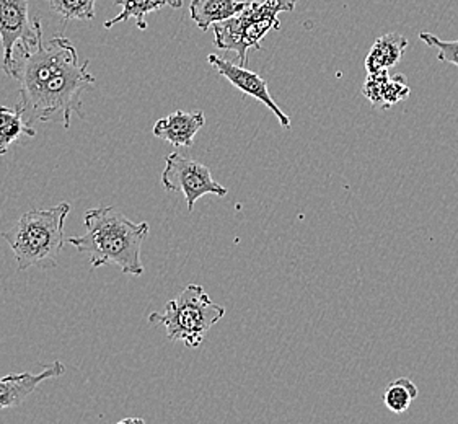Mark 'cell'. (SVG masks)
Segmentation results:
<instances>
[{"label": "cell", "mask_w": 458, "mask_h": 424, "mask_svg": "<svg viewBox=\"0 0 458 424\" xmlns=\"http://www.w3.org/2000/svg\"><path fill=\"white\" fill-rule=\"evenodd\" d=\"M43 39L41 20L30 19L28 0H0V43L4 47V72H7L15 47H37Z\"/></svg>", "instance_id": "52a82bcc"}, {"label": "cell", "mask_w": 458, "mask_h": 424, "mask_svg": "<svg viewBox=\"0 0 458 424\" xmlns=\"http://www.w3.org/2000/svg\"><path fill=\"white\" fill-rule=\"evenodd\" d=\"M406 49L408 39L400 33H386L384 37L377 38L366 57L367 74L388 71L400 64Z\"/></svg>", "instance_id": "7c38bea8"}, {"label": "cell", "mask_w": 458, "mask_h": 424, "mask_svg": "<svg viewBox=\"0 0 458 424\" xmlns=\"http://www.w3.org/2000/svg\"><path fill=\"white\" fill-rule=\"evenodd\" d=\"M114 5H120L121 13H118L114 19L105 21V28L111 30L116 27L118 23H123L129 19L136 20L139 30H147L146 17L152 12L162 10L164 7H172V9H180L183 5V0H114Z\"/></svg>", "instance_id": "5bb4252c"}, {"label": "cell", "mask_w": 458, "mask_h": 424, "mask_svg": "<svg viewBox=\"0 0 458 424\" xmlns=\"http://www.w3.org/2000/svg\"><path fill=\"white\" fill-rule=\"evenodd\" d=\"M362 93L378 110H388L396 103L406 100L411 89L403 74L390 75L388 71H382L376 74H367Z\"/></svg>", "instance_id": "8fae6325"}, {"label": "cell", "mask_w": 458, "mask_h": 424, "mask_svg": "<svg viewBox=\"0 0 458 424\" xmlns=\"http://www.w3.org/2000/svg\"><path fill=\"white\" fill-rule=\"evenodd\" d=\"M248 5V0H191L190 15L201 31L216 23L235 17Z\"/></svg>", "instance_id": "4fadbf2b"}, {"label": "cell", "mask_w": 458, "mask_h": 424, "mask_svg": "<svg viewBox=\"0 0 458 424\" xmlns=\"http://www.w3.org/2000/svg\"><path fill=\"white\" fill-rule=\"evenodd\" d=\"M21 136L35 138L37 131L33 124H30L25 120V113L21 106L17 108H9V106H0V156H5L9 152V148L17 142Z\"/></svg>", "instance_id": "9a60e30c"}, {"label": "cell", "mask_w": 458, "mask_h": 424, "mask_svg": "<svg viewBox=\"0 0 458 424\" xmlns=\"http://www.w3.org/2000/svg\"><path fill=\"white\" fill-rule=\"evenodd\" d=\"M71 212V204L61 203L49 209L28 211L2 232L17 261V271L28 267H55L57 257L64 249V224Z\"/></svg>", "instance_id": "3957f363"}, {"label": "cell", "mask_w": 458, "mask_h": 424, "mask_svg": "<svg viewBox=\"0 0 458 424\" xmlns=\"http://www.w3.org/2000/svg\"><path fill=\"white\" fill-rule=\"evenodd\" d=\"M225 315V309L216 304L204 287L190 284L183 293L168 301L162 312L148 315L150 325L165 326L170 342H182L198 348L208 332Z\"/></svg>", "instance_id": "277c9868"}, {"label": "cell", "mask_w": 458, "mask_h": 424, "mask_svg": "<svg viewBox=\"0 0 458 424\" xmlns=\"http://www.w3.org/2000/svg\"><path fill=\"white\" fill-rule=\"evenodd\" d=\"M97 0H49V9L64 21L72 20H93Z\"/></svg>", "instance_id": "e0dca14e"}, {"label": "cell", "mask_w": 458, "mask_h": 424, "mask_svg": "<svg viewBox=\"0 0 458 424\" xmlns=\"http://www.w3.org/2000/svg\"><path fill=\"white\" fill-rule=\"evenodd\" d=\"M418 395H420V390L411 378L400 377L386 386L384 390V403L392 413L400 415L410 408L412 400H416Z\"/></svg>", "instance_id": "2e32d148"}, {"label": "cell", "mask_w": 458, "mask_h": 424, "mask_svg": "<svg viewBox=\"0 0 458 424\" xmlns=\"http://www.w3.org/2000/svg\"><path fill=\"white\" fill-rule=\"evenodd\" d=\"M162 185L166 191H182L190 212L193 211L196 201L206 194L224 198L229 193L227 188L212 178L209 166L202 165L201 162L193 158L183 157L178 152L166 156Z\"/></svg>", "instance_id": "8992f818"}, {"label": "cell", "mask_w": 458, "mask_h": 424, "mask_svg": "<svg viewBox=\"0 0 458 424\" xmlns=\"http://www.w3.org/2000/svg\"><path fill=\"white\" fill-rule=\"evenodd\" d=\"M118 424H146L142 420H139V418H129V420H123L121 423Z\"/></svg>", "instance_id": "d6986e66"}, {"label": "cell", "mask_w": 458, "mask_h": 424, "mask_svg": "<svg viewBox=\"0 0 458 424\" xmlns=\"http://www.w3.org/2000/svg\"><path fill=\"white\" fill-rule=\"evenodd\" d=\"M297 0H248L245 9L235 17L214 25V45L222 51H233L239 64H248V51H261V39L279 30V12H293Z\"/></svg>", "instance_id": "5b68a950"}, {"label": "cell", "mask_w": 458, "mask_h": 424, "mask_svg": "<svg viewBox=\"0 0 458 424\" xmlns=\"http://www.w3.org/2000/svg\"><path fill=\"white\" fill-rule=\"evenodd\" d=\"M420 39L428 47L437 51V59L440 63L457 65L458 67V39L457 41H444L432 33H420Z\"/></svg>", "instance_id": "ac0fdd59"}, {"label": "cell", "mask_w": 458, "mask_h": 424, "mask_svg": "<svg viewBox=\"0 0 458 424\" xmlns=\"http://www.w3.org/2000/svg\"><path fill=\"white\" fill-rule=\"evenodd\" d=\"M83 222L87 232L67 242L79 253L89 257L92 267L113 265L124 275H144L140 249L150 232L147 222H132L113 206L93 208L85 212Z\"/></svg>", "instance_id": "7a4b0ae2"}, {"label": "cell", "mask_w": 458, "mask_h": 424, "mask_svg": "<svg viewBox=\"0 0 458 424\" xmlns=\"http://www.w3.org/2000/svg\"><path fill=\"white\" fill-rule=\"evenodd\" d=\"M65 374V366L55 360L49 368L39 374H10L0 378V410L19 406L27 400L35 388L43 384L47 378L61 377Z\"/></svg>", "instance_id": "9c48e42d"}, {"label": "cell", "mask_w": 458, "mask_h": 424, "mask_svg": "<svg viewBox=\"0 0 458 424\" xmlns=\"http://www.w3.org/2000/svg\"><path fill=\"white\" fill-rule=\"evenodd\" d=\"M208 63L217 71V74L222 75L224 79H227L235 89H239L240 92L245 93L248 97L255 98L259 103H263L266 108L273 111L276 118L283 124L284 130L293 128V121L285 114L284 111L277 106L275 98L271 97L267 82L261 75H258L253 71H248L243 65L235 64L227 59H222L219 55H208Z\"/></svg>", "instance_id": "ba28073f"}, {"label": "cell", "mask_w": 458, "mask_h": 424, "mask_svg": "<svg viewBox=\"0 0 458 424\" xmlns=\"http://www.w3.org/2000/svg\"><path fill=\"white\" fill-rule=\"evenodd\" d=\"M89 64V59L79 64L77 49L63 35L47 43L41 39L37 47H15L5 74L19 83L25 120L30 124L59 121L69 130L72 114L83 116V93L97 82Z\"/></svg>", "instance_id": "6da1fadb"}, {"label": "cell", "mask_w": 458, "mask_h": 424, "mask_svg": "<svg viewBox=\"0 0 458 424\" xmlns=\"http://www.w3.org/2000/svg\"><path fill=\"white\" fill-rule=\"evenodd\" d=\"M206 124L204 111L176 110L165 118L158 120L154 126V136L174 148H191L196 134Z\"/></svg>", "instance_id": "30bf717a"}]
</instances>
